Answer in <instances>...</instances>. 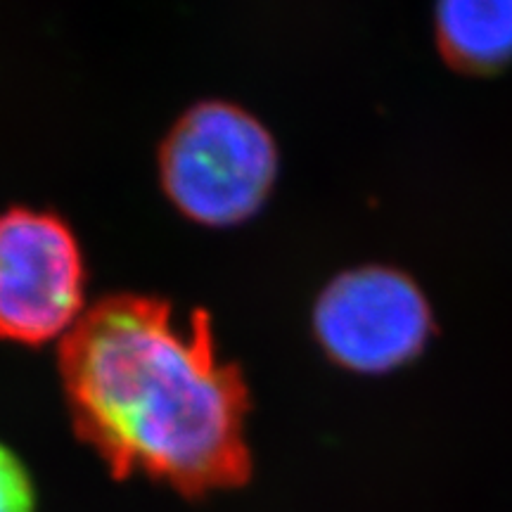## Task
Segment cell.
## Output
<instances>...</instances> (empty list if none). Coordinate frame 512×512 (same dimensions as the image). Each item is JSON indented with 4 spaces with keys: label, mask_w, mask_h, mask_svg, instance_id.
Instances as JSON below:
<instances>
[{
    "label": "cell",
    "mask_w": 512,
    "mask_h": 512,
    "mask_svg": "<svg viewBox=\"0 0 512 512\" xmlns=\"http://www.w3.org/2000/svg\"><path fill=\"white\" fill-rule=\"evenodd\" d=\"M60 373L76 434L114 477L140 472L195 498L252 475L249 387L204 309L105 294L64 332Z\"/></svg>",
    "instance_id": "obj_1"
},
{
    "label": "cell",
    "mask_w": 512,
    "mask_h": 512,
    "mask_svg": "<svg viewBox=\"0 0 512 512\" xmlns=\"http://www.w3.org/2000/svg\"><path fill=\"white\" fill-rule=\"evenodd\" d=\"M278 169L273 133L230 100L195 102L159 147L166 195L204 226H233L256 214L271 195Z\"/></svg>",
    "instance_id": "obj_2"
},
{
    "label": "cell",
    "mask_w": 512,
    "mask_h": 512,
    "mask_svg": "<svg viewBox=\"0 0 512 512\" xmlns=\"http://www.w3.org/2000/svg\"><path fill=\"white\" fill-rule=\"evenodd\" d=\"M311 328L332 363L358 375H384L425 351L434 313L411 275L366 264L325 283L313 302Z\"/></svg>",
    "instance_id": "obj_3"
},
{
    "label": "cell",
    "mask_w": 512,
    "mask_h": 512,
    "mask_svg": "<svg viewBox=\"0 0 512 512\" xmlns=\"http://www.w3.org/2000/svg\"><path fill=\"white\" fill-rule=\"evenodd\" d=\"M86 264L57 211H0V337L41 344L64 337L86 309Z\"/></svg>",
    "instance_id": "obj_4"
},
{
    "label": "cell",
    "mask_w": 512,
    "mask_h": 512,
    "mask_svg": "<svg viewBox=\"0 0 512 512\" xmlns=\"http://www.w3.org/2000/svg\"><path fill=\"white\" fill-rule=\"evenodd\" d=\"M434 34L460 72H498L512 60V0H446L434 10Z\"/></svg>",
    "instance_id": "obj_5"
},
{
    "label": "cell",
    "mask_w": 512,
    "mask_h": 512,
    "mask_svg": "<svg viewBox=\"0 0 512 512\" xmlns=\"http://www.w3.org/2000/svg\"><path fill=\"white\" fill-rule=\"evenodd\" d=\"M0 512H36V486L29 467L0 441Z\"/></svg>",
    "instance_id": "obj_6"
}]
</instances>
